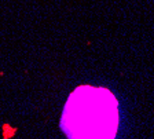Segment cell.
<instances>
[{"mask_svg": "<svg viewBox=\"0 0 154 139\" xmlns=\"http://www.w3.org/2000/svg\"><path fill=\"white\" fill-rule=\"evenodd\" d=\"M117 127V100L109 90L81 85L69 95L61 119L69 139H114Z\"/></svg>", "mask_w": 154, "mask_h": 139, "instance_id": "1", "label": "cell"}]
</instances>
